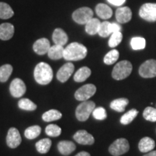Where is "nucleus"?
<instances>
[{
    "label": "nucleus",
    "instance_id": "nucleus-1",
    "mask_svg": "<svg viewBox=\"0 0 156 156\" xmlns=\"http://www.w3.org/2000/svg\"><path fill=\"white\" fill-rule=\"evenodd\" d=\"M87 48L79 43L74 42L64 48V58L67 61H79L86 57Z\"/></svg>",
    "mask_w": 156,
    "mask_h": 156
},
{
    "label": "nucleus",
    "instance_id": "nucleus-2",
    "mask_svg": "<svg viewBox=\"0 0 156 156\" xmlns=\"http://www.w3.org/2000/svg\"><path fill=\"white\" fill-rule=\"evenodd\" d=\"M34 78L40 85H48L53 79V70L48 64L40 62L35 67Z\"/></svg>",
    "mask_w": 156,
    "mask_h": 156
},
{
    "label": "nucleus",
    "instance_id": "nucleus-3",
    "mask_svg": "<svg viewBox=\"0 0 156 156\" xmlns=\"http://www.w3.org/2000/svg\"><path fill=\"white\" fill-rule=\"evenodd\" d=\"M132 71L131 62L124 60L117 63L112 71V77L116 80H122L130 75Z\"/></svg>",
    "mask_w": 156,
    "mask_h": 156
},
{
    "label": "nucleus",
    "instance_id": "nucleus-4",
    "mask_svg": "<svg viewBox=\"0 0 156 156\" xmlns=\"http://www.w3.org/2000/svg\"><path fill=\"white\" fill-rule=\"evenodd\" d=\"M95 108V104L93 101H83L76 108V117L80 122H85L88 119L90 115L92 114Z\"/></svg>",
    "mask_w": 156,
    "mask_h": 156
},
{
    "label": "nucleus",
    "instance_id": "nucleus-5",
    "mask_svg": "<svg viewBox=\"0 0 156 156\" xmlns=\"http://www.w3.org/2000/svg\"><path fill=\"white\" fill-rule=\"evenodd\" d=\"M129 150V142L124 138H119L113 142L108 148L109 153L114 156H119L127 153Z\"/></svg>",
    "mask_w": 156,
    "mask_h": 156
},
{
    "label": "nucleus",
    "instance_id": "nucleus-6",
    "mask_svg": "<svg viewBox=\"0 0 156 156\" xmlns=\"http://www.w3.org/2000/svg\"><path fill=\"white\" fill-rule=\"evenodd\" d=\"M93 12L89 7H81L75 10L73 14V18L76 23L80 25H85L93 18Z\"/></svg>",
    "mask_w": 156,
    "mask_h": 156
},
{
    "label": "nucleus",
    "instance_id": "nucleus-7",
    "mask_svg": "<svg viewBox=\"0 0 156 156\" xmlns=\"http://www.w3.org/2000/svg\"><path fill=\"white\" fill-rule=\"evenodd\" d=\"M141 18L148 22L156 21V4L146 3L140 7L139 12Z\"/></svg>",
    "mask_w": 156,
    "mask_h": 156
},
{
    "label": "nucleus",
    "instance_id": "nucleus-8",
    "mask_svg": "<svg viewBox=\"0 0 156 156\" xmlns=\"http://www.w3.org/2000/svg\"><path fill=\"white\" fill-rule=\"evenodd\" d=\"M139 74L144 78L156 77V60L149 59L142 64L139 69Z\"/></svg>",
    "mask_w": 156,
    "mask_h": 156
},
{
    "label": "nucleus",
    "instance_id": "nucleus-9",
    "mask_svg": "<svg viewBox=\"0 0 156 156\" xmlns=\"http://www.w3.org/2000/svg\"><path fill=\"white\" fill-rule=\"evenodd\" d=\"M96 92V87L93 84H87L83 85L76 91L75 97L77 101H85L91 98Z\"/></svg>",
    "mask_w": 156,
    "mask_h": 156
},
{
    "label": "nucleus",
    "instance_id": "nucleus-10",
    "mask_svg": "<svg viewBox=\"0 0 156 156\" xmlns=\"http://www.w3.org/2000/svg\"><path fill=\"white\" fill-rule=\"evenodd\" d=\"M9 91L11 95L15 98H20L25 94L26 91V86L21 79L15 78L12 81L9 86Z\"/></svg>",
    "mask_w": 156,
    "mask_h": 156
},
{
    "label": "nucleus",
    "instance_id": "nucleus-11",
    "mask_svg": "<svg viewBox=\"0 0 156 156\" xmlns=\"http://www.w3.org/2000/svg\"><path fill=\"white\" fill-rule=\"evenodd\" d=\"M7 145L10 148H16L20 145L22 139L20 132L16 128L12 127L7 135Z\"/></svg>",
    "mask_w": 156,
    "mask_h": 156
},
{
    "label": "nucleus",
    "instance_id": "nucleus-12",
    "mask_svg": "<svg viewBox=\"0 0 156 156\" xmlns=\"http://www.w3.org/2000/svg\"><path fill=\"white\" fill-rule=\"evenodd\" d=\"M74 70H75V66L71 62H68V63L64 64L58 69L57 75H56L58 80H59L61 83H65L73 75Z\"/></svg>",
    "mask_w": 156,
    "mask_h": 156
},
{
    "label": "nucleus",
    "instance_id": "nucleus-13",
    "mask_svg": "<svg viewBox=\"0 0 156 156\" xmlns=\"http://www.w3.org/2000/svg\"><path fill=\"white\" fill-rule=\"evenodd\" d=\"M73 138L77 143L84 145H91L95 142L94 137L92 134H89L85 130H80L77 132L74 135Z\"/></svg>",
    "mask_w": 156,
    "mask_h": 156
},
{
    "label": "nucleus",
    "instance_id": "nucleus-14",
    "mask_svg": "<svg viewBox=\"0 0 156 156\" xmlns=\"http://www.w3.org/2000/svg\"><path fill=\"white\" fill-rule=\"evenodd\" d=\"M33 48L37 54L44 55L48 53V50L51 48L50 42L47 38H40L34 43Z\"/></svg>",
    "mask_w": 156,
    "mask_h": 156
},
{
    "label": "nucleus",
    "instance_id": "nucleus-15",
    "mask_svg": "<svg viewBox=\"0 0 156 156\" xmlns=\"http://www.w3.org/2000/svg\"><path fill=\"white\" fill-rule=\"evenodd\" d=\"M132 11L129 7H122L116 9V18L118 23H126L129 22L132 19Z\"/></svg>",
    "mask_w": 156,
    "mask_h": 156
},
{
    "label": "nucleus",
    "instance_id": "nucleus-16",
    "mask_svg": "<svg viewBox=\"0 0 156 156\" xmlns=\"http://www.w3.org/2000/svg\"><path fill=\"white\" fill-rule=\"evenodd\" d=\"M14 33V25L11 23H2L0 25V39L1 40H9L12 38Z\"/></svg>",
    "mask_w": 156,
    "mask_h": 156
},
{
    "label": "nucleus",
    "instance_id": "nucleus-17",
    "mask_svg": "<svg viewBox=\"0 0 156 156\" xmlns=\"http://www.w3.org/2000/svg\"><path fill=\"white\" fill-rule=\"evenodd\" d=\"M155 147V141L152 138L148 137V136L142 138L139 142V145H138V147H139L140 152L144 153H149V152L153 151Z\"/></svg>",
    "mask_w": 156,
    "mask_h": 156
},
{
    "label": "nucleus",
    "instance_id": "nucleus-18",
    "mask_svg": "<svg viewBox=\"0 0 156 156\" xmlns=\"http://www.w3.org/2000/svg\"><path fill=\"white\" fill-rule=\"evenodd\" d=\"M52 39L56 45L63 46L68 41V36L62 29L56 28L54 30L53 35H52Z\"/></svg>",
    "mask_w": 156,
    "mask_h": 156
},
{
    "label": "nucleus",
    "instance_id": "nucleus-19",
    "mask_svg": "<svg viewBox=\"0 0 156 156\" xmlns=\"http://www.w3.org/2000/svg\"><path fill=\"white\" fill-rule=\"evenodd\" d=\"M57 147L59 153L63 155H69L76 149L75 143L70 141H66V140L58 142Z\"/></svg>",
    "mask_w": 156,
    "mask_h": 156
},
{
    "label": "nucleus",
    "instance_id": "nucleus-20",
    "mask_svg": "<svg viewBox=\"0 0 156 156\" xmlns=\"http://www.w3.org/2000/svg\"><path fill=\"white\" fill-rule=\"evenodd\" d=\"M95 12L98 16L103 20L111 18L113 15L112 8L105 4H98L95 7Z\"/></svg>",
    "mask_w": 156,
    "mask_h": 156
},
{
    "label": "nucleus",
    "instance_id": "nucleus-21",
    "mask_svg": "<svg viewBox=\"0 0 156 156\" xmlns=\"http://www.w3.org/2000/svg\"><path fill=\"white\" fill-rule=\"evenodd\" d=\"M64 48L62 46L59 45H54L51 46L48 51V56L51 59L58 60L60 58H64Z\"/></svg>",
    "mask_w": 156,
    "mask_h": 156
},
{
    "label": "nucleus",
    "instance_id": "nucleus-22",
    "mask_svg": "<svg viewBox=\"0 0 156 156\" xmlns=\"http://www.w3.org/2000/svg\"><path fill=\"white\" fill-rule=\"evenodd\" d=\"M101 24V23L98 19L93 17L85 24V31H86L87 34L92 35V36L98 34Z\"/></svg>",
    "mask_w": 156,
    "mask_h": 156
},
{
    "label": "nucleus",
    "instance_id": "nucleus-23",
    "mask_svg": "<svg viewBox=\"0 0 156 156\" xmlns=\"http://www.w3.org/2000/svg\"><path fill=\"white\" fill-rule=\"evenodd\" d=\"M129 103V100L127 98H118L114 100L111 103L110 107L113 110L116 111L117 112H123L125 110L126 107L127 106Z\"/></svg>",
    "mask_w": 156,
    "mask_h": 156
},
{
    "label": "nucleus",
    "instance_id": "nucleus-24",
    "mask_svg": "<svg viewBox=\"0 0 156 156\" xmlns=\"http://www.w3.org/2000/svg\"><path fill=\"white\" fill-rule=\"evenodd\" d=\"M91 75V70L87 67H81L77 71L74 76V80L77 83H82L88 78Z\"/></svg>",
    "mask_w": 156,
    "mask_h": 156
},
{
    "label": "nucleus",
    "instance_id": "nucleus-25",
    "mask_svg": "<svg viewBox=\"0 0 156 156\" xmlns=\"http://www.w3.org/2000/svg\"><path fill=\"white\" fill-rule=\"evenodd\" d=\"M62 114L61 112L56 109H51L48 112H45L42 116V119L44 122H50L53 121L58 120L62 118Z\"/></svg>",
    "mask_w": 156,
    "mask_h": 156
},
{
    "label": "nucleus",
    "instance_id": "nucleus-26",
    "mask_svg": "<svg viewBox=\"0 0 156 156\" xmlns=\"http://www.w3.org/2000/svg\"><path fill=\"white\" fill-rule=\"evenodd\" d=\"M51 146V141L48 138H44L36 142V147L38 153L44 154L48 153Z\"/></svg>",
    "mask_w": 156,
    "mask_h": 156
},
{
    "label": "nucleus",
    "instance_id": "nucleus-27",
    "mask_svg": "<svg viewBox=\"0 0 156 156\" xmlns=\"http://www.w3.org/2000/svg\"><path fill=\"white\" fill-rule=\"evenodd\" d=\"M13 15L14 12L8 4L0 2V18L7 20L11 18Z\"/></svg>",
    "mask_w": 156,
    "mask_h": 156
},
{
    "label": "nucleus",
    "instance_id": "nucleus-28",
    "mask_svg": "<svg viewBox=\"0 0 156 156\" xmlns=\"http://www.w3.org/2000/svg\"><path fill=\"white\" fill-rule=\"evenodd\" d=\"M13 68L10 64H5L0 67V82L5 83L8 80L12 73Z\"/></svg>",
    "mask_w": 156,
    "mask_h": 156
},
{
    "label": "nucleus",
    "instance_id": "nucleus-29",
    "mask_svg": "<svg viewBox=\"0 0 156 156\" xmlns=\"http://www.w3.org/2000/svg\"><path fill=\"white\" fill-rule=\"evenodd\" d=\"M138 113L139 112H138V111L136 109L133 108L129 110L128 112H126L125 114H124L121 117V124H124V125L130 124L136 118V116L138 115Z\"/></svg>",
    "mask_w": 156,
    "mask_h": 156
},
{
    "label": "nucleus",
    "instance_id": "nucleus-30",
    "mask_svg": "<svg viewBox=\"0 0 156 156\" xmlns=\"http://www.w3.org/2000/svg\"><path fill=\"white\" fill-rule=\"evenodd\" d=\"M41 132V128L39 126L35 125L26 129L25 131V136L27 139L33 140L38 137Z\"/></svg>",
    "mask_w": 156,
    "mask_h": 156
},
{
    "label": "nucleus",
    "instance_id": "nucleus-31",
    "mask_svg": "<svg viewBox=\"0 0 156 156\" xmlns=\"http://www.w3.org/2000/svg\"><path fill=\"white\" fill-rule=\"evenodd\" d=\"M18 106L20 108L25 111H35L37 108L36 104L28 98H22L19 101Z\"/></svg>",
    "mask_w": 156,
    "mask_h": 156
},
{
    "label": "nucleus",
    "instance_id": "nucleus-32",
    "mask_svg": "<svg viewBox=\"0 0 156 156\" xmlns=\"http://www.w3.org/2000/svg\"><path fill=\"white\" fill-rule=\"evenodd\" d=\"M119 57V51L116 49L112 50L106 54V56H104L103 58V62L106 64L108 65H111L115 63L117 60H118Z\"/></svg>",
    "mask_w": 156,
    "mask_h": 156
},
{
    "label": "nucleus",
    "instance_id": "nucleus-33",
    "mask_svg": "<svg viewBox=\"0 0 156 156\" xmlns=\"http://www.w3.org/2000/svg\"><path fill=\"white\" fill-rule=\"evenodd\" d=\"M98 34L103 38H106L109 35L112 34V29H111V23L108 21H104V22L101 23Z\"/></svg>",
    "mask_w": 156,
    "mask_h": 156
},
{
    "label": "nucleus",
    "instance_id": "nucleus-34",
    "mask_svg": "<svg viewBox=\"0 0 156 156\" xmlns=\"http://www.w3.org/2000/svg\"><path fill=\"white\" fill-rule=\"evenodd\" d=\"M145 44V39L141 37H134L131 40V46L134 50L144 49Z\"/></svg>",
    "mask_w": 156,
    "mask_h": 156
},
{
    "label": "nucleus",
    "instance_id": "nucleus-35",
    "mask_svg": "<svg viewBox=\"0 0 156 156\" xmlns=\"http://www.w3.org/2000/svg\"><path fill=\"white\" fill-rule=\"evenodd\" d=\"M143 117L145 120L151 122H156V109L153 107H147L143 112Z\"/></svg>",
    "mask_w": 156,
    "mask_h": 156
},
{
    "label": "nucleus",
    "instance_id": "nucleus-36",
    "mask_svg": "<svg viewBox=\"0 0 156 156\" xmlns=\"http://www.w3.org/2000/svg\"><path fill=\"white\" fill-rule=\"evenodd\" d=\"M123 38L122 34L121 32H116L112 34L108 41V45L110 47L114 48L122 42Z\"/></svg>",
    "mask_w": 156,
    "mask_h": 156
},
{
    "label": "nucleus",
    "instance_id": "nucleus-37",
    "mask_svg": "<svg viewBox=\"0 0 156 156\" xmlns=\"http://www.w3.org/2000/svg\"><path fill=\"white\" fill-rule=\"evenodd\" d=\"M46 133L48 136H58L62 133V129L56 124H49L46 126Z\"/></svg>",
    "mask_w": 156,
    "mask_h": 156
},
{
    "label": "nucleus",
    "instance_id": "nucleus-38",
    "mask_svg": "<svg viewBox=\"0 0 156 156\" xmlns=\"http://www.w3.org/2000/svg\"><path fill=\"white\" fill-rule=\"evenodd\" d=\"M93 116L97 120H104L107 117L106 110L103 107H98L93 112Z\"/></svg>",
    "mask_w": 156,
    "mask_h": 156
},
{
    "label": "nucleus",
    "instance_id": "nucleus-39",
    "mask_svg": "<svg viewBox=\"0 0 156 156\" xmlns=\"http://www.w3.org/2000/svg\"><path fill=\"white\" fill-rule=\"evenodd\" d=\"M111 29H112V34L116 32H121L122 30V27L118 23H111Z\"/></svg>",
    "mask_w": 156,
    "mask_h": 156
},
{
    "label": "nucleus",
    "instance_id": "nucleus-40",
    "mask_svg": "<svg viewBox=\"0 0 156 156\" xmlns=\"http://www.w3.org/2000/svg\"><path fill=\"white\" fill-rule=\"evenodd\" d=\"M107 1L114 6H121L125 3L126 0H107Z\"/></svg>",
    "mask_w": 156,
    "mask_h": 156
},
{
    "label": "nucleus",
    "instance_id": "nucleus-41",
    "mask_svg": "<svg viewBox=\"0 0 156 156\" xmlns=\"http://www.w3.org/2000/svg\"><path fill=\"white\" fill-rule=\"evenodd\" d=\"M75 156H90V153H87V152H80L78 154H77Z\"/></svg>",
    "mask_w": 156,
    "mask_h": 156
},
{
    "label": "nucleus",
    "instance_id": "nucleus-42",
    "mask_svg": "<svg viewBox=\"0 0 156 156\" xmlns=\"http://www.w3.org/2000/svg\"><path fill=\"white\" fill-rule=\"evenodd\" d=\"M144 156H156V151L149 152V153H147Z\"/></svg>",
    "mask_w": 156,
    "mask_h": 156
}]
</instances>
